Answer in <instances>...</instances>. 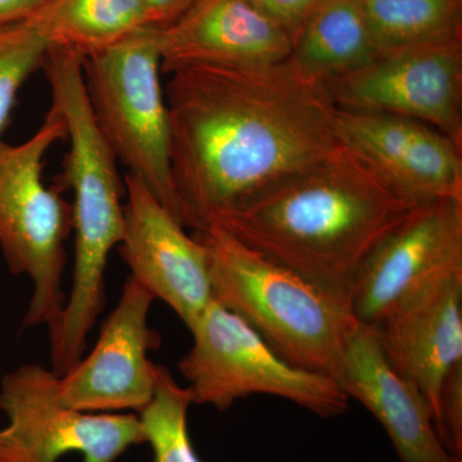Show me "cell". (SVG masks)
I'll return each mask as SVG.
<instances>
[{"label":"cell","mask_w":462,"mask_h":462,"mask_svg":"<svg viewBox=\"0 0 462 462\" xmlns=\"http://www.w3.org/2000/svg\"><path fill=\"white\" fill-rule=\"evenodd\" d=\"M193 346L179 363L193 404L226 411L240 398L267 394L320 418L342 415L349 398L338 382L289 364L239 316L212 300L189 329Z\"/></svg>","instance_id":"cell-7"},{"label":"cell","mask_w":462,"mask_h":462,"mask_svg":"<svg viewBox=\"0 0 462 462\" xmlns=\"http://www.w3.org/2000/svg\"><path fill=\"white\" fill-rule=\"evenodd\" d=\"M60 376L38 364L8 373L0 382V462H58L79 454L84 462H116L145 443L139 415L84 412L58 400Z\"/></svg>","instance_id":"cell-8"},{"label":"cell","mask_w":462,"mask_h":462,"mask_svg":"<svg viewBox=\"0 0 462 462\" xmlns=\"http://www.w3.org/2000/svg\"><path fill=\"white\" fill-rule=\"evenodd\" d=\"M65 136L63 116L51 103L32 138L14 145L0 141V248L11 273L32 282L25 329H51L66 303L62 278L71 206L42 180L47 152Z\"/></svg>","instance_id":"cell-6"},{"label":"cell","mask_w":462,"mask_h":462,"mask_svg":"<svg viewBox=\"0 0 462 462\" xmlns=\"http://www.w3.org/2000/svg\"><path fill=\"white\" fill-rule=\"evenodd\" d=\"M336 380L382 425L401 462H462L438 437L421 392L388 363L375 327L356 325Z\"/></svg>","instance_id":"cell-15"},{"label":"cell","mask_w":462,"mask_h":462,"mask_svg":"<svg viewBox=\"0 0 462 462\" xmlns=\"http://www.w3.org/2000/svg\"><path fill=\"white\" fill-rule=\"evenodd\" d=\"M264 16L282 27L291 41L296 39L307 21L328 0H248Z\"/></svg>","instance_id":"cell-23"},{"label":"cell","mask_w":462,"mask_h":462,"mask_svg":"<svg viewBox=\"0 0 462 462\" xmlns=\"http://www.w3.org/2000/svg\"><path fill=\"white\" fill-rule=\"evenodd\" d=\"M124 184L118 249L129 276L172 309L189 330L214 300L206 249L141 179L127 172Z\"/></svg>","instance_id":"cell-12"},{"label":"cell","mask_w":462,"mask_h":462,"mask_svg":"<svg viewBox=\"0 0 462 462\" xmlns=\"http://www.w3.org/2000/svg\"><path fill=\"white\" fill-rule=\"evenodd\" d=\"M337 135L410 199H462V147L436 127L400 116L338 109Z\"/></svg>","instance_id":"cell-13"},{"label":"cell","mask_w":462,"mask_h":462,"mask_svg":"<svg viewBox=\"0 0 462 462\" xmlns=\"http://www.w3.org/2000/svg\"><path fill=\"white\" fill-rule=\"evenodd\" d=\"M379 54L360 0H328L298 32L287 60L306 78L327 85Z\"/></svg>","instance_id":"cell-17"},{"label":"cell","mask_w":462,"mask_h":462,"mask_svg":"<svg viewBox=\"0 0 462 462\" xmlns=\"http://www.w3.org/2000/svg\"><path fill=\"white\" fill-rule=\"evenodd\" d=\"M26 20L50 50L84 60L152 26L144 0H42Z\"/></svg>","instance_id":"cell-18"},{"label":"cell","mask_w":462,"mask_h":462,"mask_svg":"<svg viewBox=\"0 0 462 462\" xmlns=\"http://www.w3.org/2000/svg\"><path fill=\"white\" fill-rule=\"evenodd\" d=\"M193 236L206 249L214 300L247 322L289 364L337 379L346 340L358 324L351 305L221 227Z\"/></svg>","instance_id":"cell-4"},{"label":"cell","mask_w":462,"mask_h":462,"mask_svg":"<svg viewBox=\"0 0 462 462\" xmlns=\"http://www.w3.org/2000/svg\"><path fill=\"white\" fill-rule=\"evenodd\" d=\"M383 51L462 36V0H360Z\"/></svg>","instance_id":"cell-19"},{"label":"cell","mask_w":462,"mask_h":462,"mask_svg":"<svg viewBox=\"0 0 462 462\" xmlns=\"http://www.w3.org/2000/svg\"><path fill=\"white\" fill-rule=\"evenodd\" d=\"M83 62L74 51L50 50L42 65L51 103L65 120L69 139L66 179L74 191L71 291L50 329L51 358L63 367L74 366L85 355L88 337L105 307L109 254L124 233L125 185L118 176L117 158L91 109Z\"/></svg>","instance_id":"cell-3"},{"label":"cell","mask_w":462,"mask_h":462,"mask_svg":"<svg viewBox=\"0 0 462 462\" xmlns=\"http://www.w3.org/2000/svg\"><path fill=\"white\" fill-rule=\"evenodd\" d=\"M434 425L446 448L462 458V363L447 374L440 388Z\"/></svg>","instance_id":"cell-22"},{"label":"cell","mask_w":462,"mask_h":462,"mask_svg":"<svg viewBox=\"0 0 462 462\" xmlns=\"http://www.w3.org/2000/svg\"><path fill=\"white\" fill-rule=\"evenodd\" d=\"M83 65L91 109L116 158L184 225L170 161L158 27H143Z\"/></svg>","instance_id":"cell-5"},{"label":"cell","mask_w":462,"mask_h":462,"mask_svg":"<svg viewBox=\"0 0 462 462\" xmlns=\"http://www.w3.org/2000/svg\"><path fill=\"white\" fill-rule=\"evenodd\" d=\"M162 72L188 65L269 66L284 62L293 41L248 0H197L158 27Z\"/></svg>","instance_id":"cell-16"},{"label":"cell","mask_w":462,"mask_h":462,"mask_svg":"<svg viewBox=\"0 0 462 462\" xmlns=\"http://www.w3.org/2000/svg\"><path fill=\"white\" fill-rule=\"evenodd\" d=\"M170 161L182 221L221 226L291 173L339 144L327 85L288 60L188 65L170 72Z\"/></svg>","instance_id":"cell-1"},{"label":"cell","mask_w":462,"mask_h":462,"mask_svg":"<svg viewBox=\"0 0 462 462\" xmlns=\"http://www.w3.org/2000/svg\"><path fill=\"white\" fill-rule=\"evenodd\" d=\"M47 42L26 18L0 23V141L16 105L18 90L47 58Z\"/></svg>","instance_id":"cell-21"},{"label":"cell","mask_w":462,"mask_h":462,"mask_svg":"<svg viewBox=\"0 0 462 462\" xmlns=\"http://www.w3.org/2000/svg\"><path fill=\"white\" fill-rule=\"evenodd\" d=\"M462 270V199L420 203L365 261L351 289L356 320L378 327L407 296Z\"/></svg>","instance_id":"cell-10"},{"label":"cell","mask_w":462,"mask_h":462,"mask_svg":"<svg viewBox=\"0 0 462 462\" xmlns=\"http://www.w3.org/2000/svg\"><path fill=\"white\" fill-rule=\"evenodd\" d=\"M197 0H144L152 26L165 27L181 17Z\"/></svg>","instance_id":"cell-24"},{"label":"cell","mask_w":462,"mask_h":462,"mask_svg":"<svg viewBox=\"0 0 462 462\" xmlns=\"http://www.w3.org/2000/svg\"><path fill=\"white\" fill-rule=\"evenodd\" d=\"M375 328L388 363L419 388L436 421L447 374L462 363V270L413 291Z\"/></svg>","instance_id":"cell-14"},{"label":"cell","mask_w":462,"mask_h":462,"mask_svg":"<svg viewBox=\"0 0 462 462\" xmlns=\"http://www.w3.org/2000/svg\"><path fill=\"white\" fill-rule=\"evenodd\" d=\"M418 205L339 143L218 227L349 303L365 261Z\"/></svg>","instance_id":"cell-2"},{"label":"cell","mask_w":462,"mask_h":462,"mask_svg":"<svg viewBox=\"0 0 462 462\" xmlns=\"http://www.w3.org/2000/svg\"><path fill=\"white\" fill-rule=\"evenodd\" d=\"M154 298L133 278L103 322L89 355L58 380V400L84 412H141L154 396L157 365L149 352L160 346L149 327Z\"/></svg>","instance_id":"cell-11"},{"label":"cell","mask_w":462,"mask_h":462,"mask_svg":"<svg viewBox=\"0 0 462 462\" xmlns=\"http://www.w3.org/2000/svg\"><path fill=\"white\" fill-rule=\"evenodd\" d=\"M191 404L190 389L181 387L169 369L157 365L154 396L139 412L145 443L153 451V462H202L188 430Z\"/></svg>","instance_id":"cell-20"},{"label":"cell","mask_w":462,"mask_h":462,"mask_svg":"<svg viewBox=\"0 0 462 462\" xmlns=\"http://www.w3.org/2000/svg\"><path fill=\"white\" fill-rule=\"evenodd\" d=\"M327 88L338 109L411 118L462 147V36L383 51Z\"/></svg>","instance_id":"cell-9"},{"label":"cell","mask_w":462,"mask_h":462,"mask_svg":"<svg viewBox=\"0 0 462 462\" xmlns=\"http://www.w3.org/2000/svg\"><path fill=\"white\" fill-rule=\"evenodd\" d=\"M41 3L42 0H0V23L23 20Z\"/></svg>","instance_id":"cell-25"}]
</instances>
